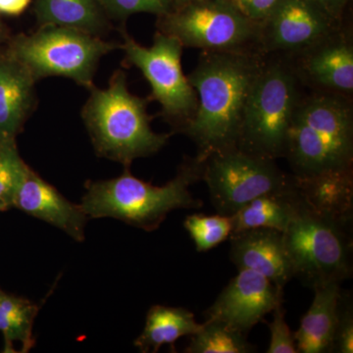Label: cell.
<instances>
[{"instance_id": "5b68a950", "label": "cell", "mask_w": 353, "mask_h": 353, "mask_svg": "<svg viewBox=\"0 0 353 353\" xmlns=\"http://www.w3.org/2000/svg\"><path fill=\"white\" fill-rule=\"evenodd\" d=\"M301 85L289 62L265 59L246 103L236 148L274 161L285 157Z\"/></svg>"}, {"instance_id": "f1b7e54d", "label": "cell", "mask_w": 353, "mask_h": 353, "mask_svg": "<svg viewBox=\"0 0 353 353\" xmlns=\"http://www.w3.org/2000/svg\"><path fill=\"white\" fill-rule=\"evenodd\" d=\"M234 6L238 7L248 19L261 24L264 22L282 0H233Z\"/></svg>"}, {"instance_id": "83f0119b", "label": "cell", "mask_w": 353, "mask_h": 353, "mask_svg": "<svg viewBox=\"0 0 353 353\" xmlns=\"http://www.w3.org/2000/svg\"><path fill=\"white\" fill-rule=\"evenodd\" d=\"M273 321L268 323L270 343L267 353H297L294 334L285 321V309L283 303L273 310Z\"/></svg>"}, {"instance_id": "30bf717a", "label": "cell", "mask_w": 353, "mask_h": 353, "mask_svg": "<svg viewBox=\"0 0 353 353\" xmlns=\"http://www.w3.org/2000/svg\"><path fill=\"white\" fill-rule=\"evenodd\" d=\"M202 161L201 180L221 215L232 216L256 197L287 189L294 181L274 160L255 157L236 146L211 153Z\"/></svg>"}, {"instance_id": "cb8c5ba5", "label": "cell", "mask_w": 353, "mask_h": 353, "mask_svg": "<svg viewBox=\"0 0 353 353\" xmlns=\"http://www.w3.org/2000/svg\"><path fill=\"white\" fill-rule=\"evenodd\" d=\"M183 227L194 241L199 252L213 250L227 241L233 233L232 216L192 214L188 216Z\"/></svg>"}, {"instance_id": "7c38bea8", "label": "cell", "mask_w": 353, "mask_h": 353, "mask_svg": "<svg viewBox=\"0 0 353 353\" xmlns=\"http://www.w3.org/2000/svg\"><path fill=\"white\" fill-rule=\"evenodd\" d=\"M205 311L206 319H218L241 333L263 321L284 299V288L252 270H239Z\"/></svg>"}, {"instance_id": "836d02e7", "label": "cell", "mask_w": 353, "mask_h": 353, "mask_svg": "<svg viewBox=\"0 0 353 353\" xmlns=\"http://www.w3.org/2000/svg\"><path fill=\"white\" fill-rule=\"evenodd\" d=\"M6 206H4L3 204L0 203V211L6 210Z\"/></svg>"}, {"instance_id": "e575fe53", "label": "cell", "mask_w": 353, "mask_h": 353, "mask_svg": "<svg viewBox=\"0 0 353 353\" xmlns=\"http://www.w3.org/2000/svg\"><path fill=\"white\" fill-rule=\"evenodd\" d=\"M0 292H1V290H0Z\"/></svg>"}, {"instance_id": "ba28073f", "label": "cell", "mask_w": 353, "mask_h": 353, "mask_svg": "<svg viewBox=\"0 0 353 353\" xmlns=\"http://www.w3.org/2000/svg\"><path fill=\"white\" fill-rule=\"evenodd\" d=\"M159 32L183 48L215 52H260L259 24L248 19L233 0H194L158 17Z\"/></svg>"}, {"instance_id": "8fae6325", "label": "cell", "mask_w": 353, "mask_h": 353, "mask_svg": "<svg viewBox=\"0 0 353 353\" xmlns=\"http://www.w3.org/2000/svg\"><path fill=\"white\" fill-rule=\"evenodd\" d=\"M341 20L310 0H282L259 24L260 52L294 57L341 29Z\"/></svg>"}, {"instance_id": "8992f818", "label": "cell", "mask_w": 353, "mask_h": 353, "mask_svg": "<svg viewBox=\"0 0 353 353\" xmlns=\"http://www.w3.org/2000/svg\"><path fill=\"white\" fill-rule=\"evenodd\" d=\"M350 228L315 212L301 201L283 232L294 278L313 290L329 283L341 284L352 277Z\"/></svg>"}, {"instance_id": "f546056e", "label": "cell", "mask_w": 353, "mask_h": 353, "mask_svg": "<svg viewBox=\"0 0 353 353\" xmlns=\"http://www.w3.org/2000/svg\"><path fill=\"white\" fill-rule=\"evenodd\" d=\"M310 1L321 6L336 19L341 20L350 0H310Z\"/></svg>"}, {"instance_id": "44dd1931", "label": "cell", "mask_w": 353, "mask_h": 353, "mask_svg": "<svg viewBox=\"0 0 353 353\" xmlns=\"http://www.w3.org/2000/svg\"><path fill=\"white\" fill-rule=\"evenodd\" d=\"M194 313L182 307L154 305L146 315L145 329L134 341L141 352H157L164 345L175 350V343L185 336H192L201 329Z\"/></svg>"}, {"instance_id": "4fadbf2b", "label": "cell", "mask_w": 353, "mask_h": 353, "mask_svg": "<svg viewBox=\"0 0 353 353\" xmlns=\"http://www.w3.org/2000/svg\"><path fill=\"white\" fill-rule=\"evenodd\" d=\"M296 65L290 63L301 83L316 90L350 97L353 92V46L341 36V29L296 55Z\"/></svg>"}, {"instance_id": "4316f807", "label": "cell", "mask_w": 353, "mask_h": 353, "mask_svg": "<svg viewBox=\"0 0 353 353\" xmlns=\"http://www.w3.org/2000/svg\"><path fill=\"white\" fill-rule=\"evenodd\" d=\"M332 352H353V303L350 292L341 290Z\"/></svg>"}, {"instance_id": "2e32d148", "label": "cell", "mask_w": 353, "mask_h": 353, "mask_svg": "<svg viewBox=\"0 0 353 353\" xmlns=\"http://www.w3.org/2000/svg\"><path fill=\"white\" fill-rule=\"evenodd\" d=\"M292 176L303 204L319 214L352 226L353 168L323 172L310 176Z\"/></svg>"}, {"instance_id": "7402d4cb", "label": "cell", "mask_w": 353, "mask_h": 353, "mask_svg": "<svg viewBox=\"0 0 353 353\" xmlns=\"http://www.w3.org/2000/svg\"><path fill=\"white\" fill-rule=\"evenodd\" d=\"M38 312L36 303L0 292V332L3 334L6 348L12 350L16 341L22 345V352L34 347L32 328Z\"/></svg>"}, {"instance_id": "277c9868", "label": "cell", "mask_w": 353, "mask_h": 353, "mask_svg": "<svg viewBox=\"0 0 353 353\" xmlns=\"http://www.w3.org/2000/svg\"><path fill=\"white\" fill-rule=\"evenodd\" d=\"M83 119L97 152L125 167L150 157L168 143L170 134H157L150 126L148 99L131 94L126 74L117 71L108 87L90 88Z\"/></svg>"}, {"instance_id": "d6a6232c", "label": "cell", "mask_w": 353, "mask_h": 353, "mask_svg": "<svg viewBox=\"0 0 353 353\" xmlns=\"http://www.w3.org/2000/svg\"><path fill=\"white\" fill-rule=\"evenodd\" d=\"M4 36H6V34H4L3 26H2L1 22H0V43H1L2 39H4Z\"/></svg>"}, {"instance_id": "484cf974", "label": "cell", "mask_w": 353, "mask_h": 353, "mask_svg": "<svg viewBox=\"0 0 353 353\" xmlns=\"http://www.w3.org/2000/svg\"><path fill=\"white\" fill-rule=\"evenodd\" d=\"M109 19L125 20L138 13L154 14L158 17L170 12L174 0H101Z\"/></svg>"}, {"instance_id": "4dcf8cb0", "label": "cell", "mask_w": 353, "mask_h": 353, "mask_svg": "<svg viewBox=\"0 0 353 353\" xmlns=\"http://www.w3.org/2000/svg\"><path fill=\"white\" fill-rule=\"evenodd\" d=\"M31 0H0V14L21 15L29 7Z\"/></svg>"}, {"instance_id": "6da1fadb", "label": "cell", "mask_w": 353, "mask_h": 353, "mask_svg": "<svg viewBox=\"0 0 353 353\" xmlns=\"http://www.w3.org/2000/svg\"><path fill=\"white\" fill-rule=\"evenodd\" d=\"M264 60L259 53L202 51L196 68L188 75L197 95L196 112L181 132L196 143L199 159L236 146Z\"/></svg>"}, {"instance_id": "ffe728a7", "label": "cell", "mask_w": 353, "mask_h": 353, "mask_svg": "<svg viewBox=\"0 0 353 353\" xmlns=\"http://www.w3.org/2000/svg\"><path fill=\"white\" fill-rule=\"evenodd\" d=\"M34 10L39 27L58 26L97 37L109 29L101 0H37Z\"/></svg>"}, {"instance_id": "d6986e66", "label": "cell", "mask_w": 353, "mask_h": 353, "mask_svg": "<svg viewBox=\"0 0 353 353\" xmlns=\"http://www.w3.org/2000/svg\"><path fill=\"white\" fill-rule=\"evenodd\" d=\"M299 203L294 180L287 189L256 197L239 209L232 215L233 233L257 228L284 232L296 214Z\"/></svg>"}, {"instance_id": "9a60e30c", "label": "cell", "mask_w": 353, "mask_h": 353, "mask_svg": "<svg viewBox=\"0 0 353 353\" xmlns=\"http://www.w3.org/2000/svg\"><path fill=\"white\" fill-rule=\"evenodd\" d=\"M12 208L50 223L68 234L74 240H85L88 216L82 206L65 199L30 167L16 190Z\"/></svg>"}, {"instance_id": "9c48e42d", "label": "cell", "mask_w": 353, "mask_h": 353, "mask_svg": "<svg viewBox=\"0 0 353 353\" xmlns=\"http://www.w3.org/2000/svg\"><path fill=\"white\" fill-rule=\"evenodd\" d=\"M123 43L128 63L137 67L150 83L152 99L161 105L162 115L173 125L176 132L194 118L197 109L196 90L183 74V46L178 39L158 32L150 48L137 43L126 31H123Z\"/></svg>"}, {"instance_id": "1f68e13d", "label": "cell", "mask_w": 353, "mask_h": 353, "mask_svg": "<svg viewBox=\"0 0 353 353\" xmlns=\"http://www.w3.org/2000/svg\"><path fill=\"white\" fill-rule=\"evenodd\" d=\"M194 1V0H174L175 2V7L181 6V4L187 3V2Z\"/></svg>"}, {"instance_id": "d4e9b609", "label": "cell", "mask_w": 353, "mask_h": 353, "mask_svg": "<svg viewBox=\"0 0 353 353\" xmlns=\"http://www.w3.org/2000/svg\"><path fill=\"white\" fill-rule=\"evenodd\" d=\"M28 165L18 152L15 141H0V203L12 208L14 196L27 173Z\"/></svg>"}, {"instance_id": "d590c367", "label": "cell", "mask_w": 353, "mask_h": 353, "mask_svg": "<svg viewBox=\"0 0 353 353\" xmlns=\"http://www.w3.org/2000/svg\"></svg>"}, {"instance_id": "ac0fdd59", "label": "cell", "mask_w": 353, "mask_h": 353, "mask_svg": "<svg viewBox=\"0 0 353 353\" xmlns=\"http://www.w3.org/2000/svg\"><path fill=\"white\" fill-rule=\"evenodd\" d=\"M314 299L294 334L297 352L329 353L333 350L341 284L316 287Z\"/></svg>"}, {"instance_id": "5bb4252c", "label": "cell", "mask_w": 353, "mask_h": 353, "mask_svg": "<svg viewBox=\"0 0 353 353\" xmlns=\"http://www.w3.org/2000/svg\"><path fill=\"white\" fill-rule=\"evenodd\" d=\"M231 259L239 270H252L281 288L294 279L284 241L278 230L257 228L232 233Z\"/></svg>"}, {"instance_id": "7a4b0ae2", "label": "cell", "mask_w": 353, "mask_h": 353, "mask_svg": "<svg viewBox=\"0 0 353 353\" xmlns=\"http://www.w3.org/2000/svg\"><path fill=\"white\" fill-rule=\"evenodd\" d=\"M199 158H188L175 178L162 187L143 182L131 172L111 180L88 182L82 206L88 217H111L146 232L158 229L176 209H199L203 203L190 194V187L201 180Z\"/></svg>"}, {"instance_id": "e0dca14e", "label": "cell", "mask_w": 353, "mask_h": 353, "mask_svg": "<svg viewBox=\"0 0 353 353\" xmlns=\"http://www.w3.org/2000/svg\"><path fill=\"white\" fill-rule=\"evenodd\" d=\"M36 82L8 53L0 55V141H15L34 108Z\"/></svg>"}, {"instance_id": "603a6c76", "label": "cell", "mask_w": 353, "mask_h": 353, "mask_svg": "<svg viewBox=\"0 0 353 353\" xmlns=\"http://www.w3.org/2000/svg\"><path fill=\"white\" fill-rule=\"evenodd\" d=\"M187 353H250L256 352L248 334L218 319H206L192 334Z\"/></svg>"}, {"instance_id": "3957f363", "label": "cell", "mask_w": 353, "mask_h": 353, "mask_svg": "<svg viewBox=\"0 0 353 353\" xmlns=\"http://www.w3.org/2000/svg\"><path fill=\"white\" fill-rule=\"evenodd\" d=\"M285 158L296 176L353 168L350 97L321 90L303 94L290 124Z\"/></svg>"}, {"instance_id": "52a82bcc", "label": "cell", "mask_w": 353, "mask_h": 353, "mask_svg": "<svg viewBox=\"0 0 353 353\" xmlns=\"http://www.w3.org/2000/svg\"><path fill=\"white\" fill-rule=\"evenodd\" d=\"M117 44L70 28L43 26L12 39L8 54L34 77H65L90 90L97 65Z\"/></svg>"}]
</instances>
